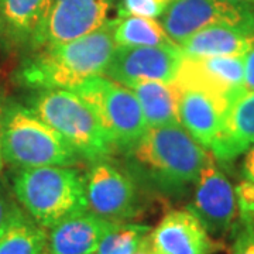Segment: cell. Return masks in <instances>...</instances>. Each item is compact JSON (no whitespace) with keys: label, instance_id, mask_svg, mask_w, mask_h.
Segmentation results:
<instances>
[{"label":"cell","instance_id":"13","mask_svg":"<svg viewBox=\"0 0 254 254\" xmlns=\"http://www.w3.org/2000/svg\"><path fill=\"white\" fill-rule=\"evenodd\" d=\"M150 242L155 254H212L219 243L190 209L173 210L151 229Z\"/></svg>","mask_w":254,"mask_h":254},{"label":"cell","instance_id":"27","mask_svg":"<svg viewBox=\"0 0 254 254\" xmlns=\"http://www.w3.org/2000/svg\"><path fill=\"white\" fill-rule=\"evenodd\" d=\"M13 206H14V202L9 199L7 192L4 190L1 182H0V232H1V229L4 227V225H6L10 213H11Z\"/></svg>","mask_w":254,"mask_h":254},{"label":"cell","instance_id":"20","mask_svg":"<svg viewBox=\"0 0 254 254\" xmlns=\"http://www.w3.org/2000/svg\"><path fill=\"white\" fill-rule=\"evenodd\" d=\"M47 230L14 203L0 232V254H46Z\"/></svg>","mask_w":254,"mask_h":254},{"label":"cell","instance_id":"18","mask_svg":"<svg viewBox=\"0 0 254 254\" xmlns=\"http://www.w3.org/2000/svg\"><path fill=\"white\" fill-rule=\"evenodd\" d=\"M54 0H0V34L13 47L31 46Z\"/></svg>","mask_w":254,"mask_h":254},{"label":"cell","instance_id":"14","mask_svg":"<svg viewBox=\"0 0 254 254\" xmlns=\"http://www.w3.org/2000/svg\"><path fill=\"white\" fill-rule=\"evenodd\" d=\"M229 105V100L215 93L184 88L178 103L180 125L202 147L210 148L223 126Z\"/></svg>","mask_w":254,"mask_h":254},{"label":"cell","instance_id":"12","mask_svg":"<svg viewBox=\"0 0 254 254\" xmlns=\"http://www.w3.org/2000/svg\"><path fill=\"white\" fill-rule=\"evenodd\" d=\"M190 210L210 236H225L237 216L236 192L209 155L198 180Z\"/></svg>","mask_w":254,"mask_h":254},{"label":"cell","instance_id":"31","mask_svg":"<svg viewBox=\"0 0 254 254\" xmlns=\"http://www.w3.org/2000/svg\"><path fill=\"white\" fill-rule=\"evenodd\" d=\"M232 1H239V3H253L254 4V0H232Z\"/></svg>","mask_w":254,"mask_h":254},{"label":"cell","instance_id":"7","mask_svg":"<svg viewBox=\"0 0 254 254\" xmlns=\"http://www.w3.org/2000/svg\"><path fill=\"white\" fill-rule=\"evenodd\" d=\"M161 26L177 46L213 26L254 28V9L232 0H173L161 16Z\"/></svg>","mask_w":254,"mask_h":254},{"label":"cell","instance_id":"19","mask_svg":"<svg viewBox=\"0 0 254 254\" xmlns=\"http://www.w3.org/2000/svg\"><path fill=\"white\" fill-rule=\"evenodd\" d=\"M134 92L148 127L180 125L178 103L181 89L175 83L160 81L140 82L130 88Z\"/></svg>","mask_w":254,"mask_h":254},{"label":"cell","instance_id":"10","mask_svg":"<svg viewBox=\"0 0 254 254\" xmlns=\"http://www.w3.org/2000/svg\"><path fill=\"white\" fill-rule=\"evenodd\" d=\"M110 0H54L31 41L33 50L86 36L109 18Z\"/></svg>","mask_w":254,"mask_h":254},{"label":"cell","instance_id":"29","mask_svg":"<svg viewBox=\"0 0 254 254\" xmlns=\"http://www.w3.org/2000/svg\"><path fill=\"white\" fill-rule=\"evenodd\" d=\"M4 105L6 102L0 98V173L4 165V158H3V148H1V136H3V113H4Z\"/></svg>","mask_w":254,"mask_h":254},{"label":"cell","instance_id":"1","mask_svg":"<svg viewBox=\"0 0 254 254\" xmlns=\"http://www.w3.org/2000/svg\"><path fill=\"white\" fill-rule=\"evenodd\" d=\"M118 18L72 41L37 50L16 71L20 85L36 89H73L89 78L103 75L118 44Z\"/></svg>","mask_w":254,"mask_h":254},{"label":"cell","instance_id":"26","mask_svg":"<svg viewBox=\"0 0 254 254\" xmlns=\"http://www.w3.org/2000/svg\"><path fill=\"white\" fill-rule=\"evenodd\" d=\"M245 86L246 92H254V44L245 55Z\"/></svg>","mask_w":254,"mask_h":254},{"label":"cell","instance_id":"8","mask_svg":"<svg viewBox=\"0 0 254 254\" xmlns=\"http://www.w3.org/2000/svg\"><path fill=\"white\" fill-rule=\"evenodd\" d=\"M85 187L88 209L100 218L123 223L138 213L136 184L109 160L92 163L85 175Z\"/></svg>","mask_w":254,"mask_h":254},{"label":"cell","instance_id":"11","mask_svg":"<svg viewBox=\"0 0 254 254\" xmlns=\"http://www.w3.org/2000/svg\"><path fill=\"white\" fill-rule=\"evenodd\" d=\"M178 88H196L215 93L230 103L246 93L245 55L190 57L184 55L177 79Z\"/></svg>","mask_w":254,"mask_h":254},{"label":"cell","instance_id":"28","mask_svg":"<svg viewBox=\"0 0 254 254\" xmlns=\"http://www.w3.org/2000/svg\"><path fill=\"white\" fill-rule=\"evenodd\" d=\"M243 171H245L246 180H249V181L254 184V144L246 151Z\"/></svg>","mask_w":254,"mask_h":254},{"label":"cell","instance_id":"22","mask_svg":"<svg viewBox=\"0 0 254 254\" xmlns=\"http://www.w3.org/2000/svg\"><path fill=\"white\" fill-rule=\"evenodd\" d=\"M151 229L138 223H118L100 240L96 254H133Z\"/></svg>","mask_w":254,"mask_h":254},{"label":"cell","instance_id":"15","mask_svg":"<svg viewBox=\"0 0 254 254\" xmlns=\"http://www.w3.org/2000/svg\"><path fill=\"white\" fill-rule=\"evenodd\" d=\"M118 223L83 210L47 230L46 254H93L100 240Z\"/></svg>","mask_w":254,"mask_h":254},{"label":"cell","instance_id":"21","mask_svg":"<svg viewBox=\"0 0 254 254\" xmlns=\"http://www.w3.org/2000/svg\"><path fill=\"white\" fill-rule=\"evenodd\" d=\"M115 41L118 47H157L175 44L155 18H118L115 28Z\"/></svg>","mask_w":254,"mask_h":254},{"label":"cell","instance_id":"3","mask_svg":"<svg viewBox=\"0 0 254 254\" xmlns=\"http://www.w3.org/2000/svg\"><path fill=\"white\" fill-rule=\"evenodd\" d=\"M133 158L164 190L196 182L209 154L181 125L148 127L133 148Z\"/></svg>","mask_w":254,"mask_h":254},{"label":"cell","instance_id":"30","mask_svg":"<svg viewBox=\"0 0 254 254\" xmlns=\"http://www.w3.org/2000/svg\"><path fill=\"white\" fill-rule=\"evenodd\" d=\"M133 254H155L153 247H151V242H150V235L144 237V240L140 243V246L136 249V252Z\"/></svg>","mask_w":254,"mask_h":254},{"label":"cell","instance_id":"24","mask_svg":"<svg viewBox=\"0 0 254 254\" xmlns=\"http://www.w3.org/2000/svg\"><path fill=\"white\" fill-rule=\"evenodd\" d=\"M237 210L245 226H254V184L249 180L242 181L236 187Z\"/></svg>","mask_w":254,"mask_h":254},{"label":"cell","instance_id":"4","mask_svg":"<svg viewBox=\"0 0 254 254\" xmlns=\"http://www.w3.org/2000/svg\"><path fill=\"white\" fill-rule=\"evenodd\" d=\"M27 108L60 133L83 160H108L116 150L91 108L71 89L37 91Z\"/></svg>","mask_w":254,"mask_h":254},{"label":"cell","instance_id":"2","mask_svg":"<svg viewBox=\"0 0 254 254\" xmlns=\"http://www.w3.org/2000/svg\"><path fill=\"white\" fill-rule=\"evenodd\" d=\"M13 192L21 208L46 230L73 213L88 210L85 175L72 167L17 168Z\"/></svg>","mask_w":254,"mask_h":254},{"label":"cell","instance_id":"17","mask_svg":"<svg viewBox=\"0 0 254 254\" xmlns=\"http://www.w3.org/2000/svg\"><path fill=\"white\" fill-rule=\"evenodd\" d=\"M254 44V28L213 26L188 37L178 47L190 57L246 55Z\"/></svg>","mask_w":254,"mask_h":254},{"label":"cell","instance_id":"32","mask_svg":"<svg viewBox=\"0 0 254 254\" xmlns=\"http://www.w3.org/2000/svg\"><path fill=\"white\" fill-rule=\"evenodd\" d=\"M93 254H96V253H93Z\"/></svg>","mask_w":254,"mask_h":254},{"label":"cell","instance_id":"16","mask_svg":"<svg viewBox=\"0 0 254 254\" xmlns=\"http://www.w3.org/2000/svg\"><path fill=\"white\" fill-rule=\"evenodd\" d=\"M254 144V92H246L229 105L223 126L210 145L212 154L227 163Z\"/></svg>","mask_w":254,"mask_h":254},{"label":"cell","instance_id":"23","mask_svg":"<svg viewBox=\"0 0 254 254\" xmlns=\"http://www.w3.org/2000/svg\"><path fill=\"white\" fill-rule=\"evenodd\" d=\"M171 1L173 0H123L119 14L120 17H161Z\"/></svg>","mask_w":254,"mask_h":254},{"label":"cell","instance_id":"9","mask_svg":"<svg viewBox=\"0 0 254 254\" xmlns=\"http://www.w3.org/2000/svg\"><path fill=\"white\" fill-rule=\"evenodd\" d=\"M184 53L177 44L157 47H118L103 75L131 88L140 82L174 83Z\"/></svg>","mask_w":254,"mask_h":254},{"label":"cell","instance_id":"6","mask_svg":"<svg viewBox=\"0 0 254 254\" xmlns=\"http://www.w3.org/2000/svg\"><path fill=\"white\" fill-rule=\"evenodd\" d=\"M95 113L116 150H131L148 130L134 92L106 76H93L73 89Z\"/></svg>","mask_w":254,"mask_h":254},{"label":"cell","instance_id":"25","mask_svg":"<svg viewBox=\"0 0 254 254\" xmlns=\"http://www.w3.org/2000/svg\"><path fill=\"white\" fill-rule=\"evenodd\" d=\"M230 254H254V226H245L237 235Z\"/></svg>","mask_w":254,"mask_h":254},{"label":"cell","instance_id":"5","mask_svg":"<svg viewBox=\"0 0 254 254\" xmlns=\"http://www.w3.org/2000/svg\"><path fill=\"white\" fill-rule=\"evenodd\" d=\"M1 148L4 163L16 168L72 167L81 161L60 133L20 103L4 105Z\"/></svg>","mask_w":254,"mask_h":254}]
</instances>
